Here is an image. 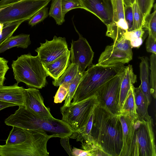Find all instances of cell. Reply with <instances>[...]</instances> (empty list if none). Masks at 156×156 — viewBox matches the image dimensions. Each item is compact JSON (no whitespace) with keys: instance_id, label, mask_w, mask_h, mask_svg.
<instances>
[{"instance_id":"1","label":"cell","mask_w":156,"mask_h":156,"mask_svg":"<svg viewBox=\"0 0 156 156\" xmlns=\"http://www.w3.org/2000/svg\"><path fill=\"white\" fill-rule=\"evenodd\" d=\"M91 136L94 142L108 156H119L123 145L122 130L119 115L98 103L93 111Z\"/></svg>"},{"instance_id":"2","label":"cell","mask_w":156,"mask_h":156,"mask_svg":"<svg viewBox=\"0 0 156 156\" xmlns=\"http://www.w3.org/2000/svg\"><path fill=\"white\" fill-rule=\"evenodd\" d=\"M19 107L14 114L5 119L6 125L23 129L41 130L60 138L69 137L73 133L69 126L62 119L42 117L24 105Z\"/></svg>"},{"instance_id":"3","label":"cell","mask_w":156,"mask_h":156,"mask_svg":"<svg viewBox=\"0 0 156 156\" xmlns=\"http://www.w3.org/2000/svg\"><path fill=\"white\" fill-rule=\"evenodd\" d=\"M126 66L119 64L107 66L97 64L90 65L85 71L73 98V104L95 95L101 86L122 73Z\"/></svg>"},{"instance_id":"4","label":"cell","mask_w":156,"mask_h":156,"mask_svg":"<svg viewBox=\"0 0 156 156\" xmlns=\"http://www.w3.org/2000/svg\"><path fill=\"white\" fill-rule=\"evenodd\" d=\"M12 67L18 84L23 82L29 87L42 89L47 83L48 76L37 56L30 53L22 55L12 61Z\"/></svg>"},{"instance_id":"5","label":"cell","mask_w":156,"mask_h":156,"mask_svg":"<svg viewBox=\"0 0 156 156\" xmlns=\"http://www.w3.org/2000/svg\"><path fill=\"white\" fill-rule=\"evenodd\" d=\"M26 140L16 144L0 145L1 156H48L47 148L48 140L58 137L55 134L48 135L40 129H25Z\"/></svg>"},{"instance_id":"6","label":"cell","mask_w":156,"mask_h":156,"mask_svg":"<svg viewBox=\"0 0 156 156\" xmlns=\"http://www.w3.org/2000/svg\"><path fill=\"white\" fill-rule=\"evenodd\" d=\"M152 118L146 121L133 116L129 156H156L155 136Z\"/></svg>"},{"instance_id":"7","label":"cell","mask_w":156,"mask_h":156,"mask_svg":"<svg viewBox=\"0 0 156 156\" xmlns=\"http://www.w3.org/2000/svg\"><path fill=\"white\" fill-rule=\"evenodd\" d=\"M98 102L95 94L77 103L71 102L60 108L62 120L71 127L73 133L78 132L87 123Z\"/></svg>"},{"instance_id":"8","label":"cell","mask_w":156,"mask_h":156,"mask_svg":"<svg viewBox=\"0 0 156 156\" xmlns=\"http://www.w3.org/2000/svg\"><path fill=\"white\" fill-rule=\"evenodd\" d=\"M51 1L19 0L0 12V22L4 26L13 22L28 20Z\"/></svg>"},{"instance_id":"9","label":"cell","mask_w":156,"mask_h":156,"mask_svg":"<svg viewBox=\"0 0 156 156\" xmlns=\"http://www.w3.org/2000/svg\"><path fill=\"white\" fill-rule=\"evenodd\" d=\"M125 69L101 86L95 94L99 104L115 115L121 114L119 107L120 86Z\"/></svg>"},{"instance_id":"10","label":"cell","mask_w":156,"mask_h":156,"mask_svg":"<svg viewBox=\"0 0 156 156\" xmlns=\"http://www.w3.org/2000/svg\"><path fill=\"white\" fill-rule=\"evenodd\" d=\"M112 8V17L111 23L106 26V36L112 38L113 44L125 37L129 28L125 20L123 0H110Z\"/></svg>"},{"instance_id":"11","label":"cell","mask_w":156,"mask_h":156,"mask_svg":"<svg viewBox=\"0 0 156 156\" xmlns=\"http://www.w3.org/2000/svg\"><path fill=\"white\" fill-rule=\"evenodd\" d=\"M75 28L79 38L76 41L72 40L70 60L71 63L77 66L78 71L83 73L87 67L92 64L94 53L86 39Z\"/></svg>"},{"instance_id":"12","label":"cell","mask_w":156,"mask_h":156,"mask_svg":"<svg viewBox=\"0 0 156 156\" xmlns=\"http://www.w3.org/2000/svg\"><path fill=\"white\" fill-rule=\"evenodd\" d=\"M35 51L42 65L50 63L64 55L68 51L66 38L55 36L50 41L46 40Z\"/></svg>"},{"instance_id":"13","label":"cell","mask_w":156,"mask_h":156,"mask_svg":"<svg viewBox=\"0 0 156 156\" xmlns=\"http://www.w3.org/2000/svg\"><path fill=\"white\" fill-rule=\"evenodd\" d=\"M24 105L39 116L47 118L53 117L50 108L45 106L43 98L39 90L37 88H24Z\"/></svg>"},{"instance_id":"14","label":"cell","mask_w":156,"mask_h":156,"mask_svg":"<svg viewBox=\"0 0 156 156\" xmlns=\"http://www.w3.org/2000/svg\"><path fill=\"white\" fill-rule=\"evenodd\" d=\"M109 0H80L84 9L97 16L106 25L111 23L112 8Z\"/></svg>"},{"instance_id":"15","label":"cell","mask_w":156,"mask_h":156,"mask_svg":"<svg viewBox=\"0 0 156 156\" xmlns=\"http://www.w3.org/2000/svg\"><path fill=\"white\" fill-rule=\"evenodd\" d=\"M126 52L121 50L113 44L107 46L101 53L97 64L107 66L119 64L128 63L132 59Z\"/></svg>"},{"instance_id":"16","label":"cell","mask_w":156,"mask_h":156,"mask_svg":"<svg viewBox=\"0 0 156 156\" xmlns=\"http://www.w3.org/2000/svg\"><path fill=\"white\" fill-rule=\"evenodd\" d=\"M24 89L17 83L9 86H0V101L19 106L24 105Z\"/></svg>"},{"instance_id":"17","label":"cell","mask_w":156,"mask_h":156,"mask_svg":"<svg viewBox=\"0 0 156 156\" xmlns=\"http://www.w3.org/2000/svg\"><path fill=\"white\" fill-rule=\"evenodd\" d=\"M70 51L69 50L64 55L52 62L42 65L47 75L54 80L58 79L64 73L70 64Z\"/></svg>"},{"instance_id":"18","label":"cell","mask_w":156,"mask_h":156,"mask_svg":"<svg viewBox=\"0 0 156 156\" xmlns=\"http://www.w3.org/2000/svg\"><path fill=\"white\" fill-rule=\"evenodd\" d=\"M136 115L121 114L119 115L123 133L122 147L119 156H129L133 117Z\"/></svg>"},{"instance_id":"19","label":"cell","mask_w":156,"mask_h":156,"mask_svg":"<svg viewBox=\"0 0 156 156\" xmlns=\"http://www.w3.org/2000/svg\"><path fill=\"white\" fill-rule=\"evenodd\" d=\"M139 58L141 61L139 67L141 83L140 86L149 105L151 101V94L149 80V60L147 57L145 56L139 57Z\"/></svg>"},{"instance_id":"20","label":"cell","mask_w":156,"mask_h":156,"mask_svg":"<svg viewBox=\"0 0 156 156\" xmlns=\"http://www.w3.org/2000/svg\"><path fill=\"white\" fill-rule=\"evenodd\" d=\"M136 82L137 76L133 72L132 65H129L126 66L125 75L120 86L119 101L120 111L131 85Z\"/></svg>"},{"instance_id":"21","label":"cell","mask_w":156,"mask_h":156,"mask_svg":"<svg viewBox=\"0 0 156 156\" xmlns=\"http://www.w3.org/2000/svg\"><path fill=\"white\" fill-rule=\"evenodd\" d=\"M133 90L136 114L141 118L149 121L152 118L148 112L149 105L140 87H135L133 86Z\"/></svg>"},{"instance_id":"22","label":"cell","mask_w":156,"mask_h":156,"mask_svg":"<svg viewBox=\"0 0 156 156\" xmlns=\"http://www.w3.org/2000/svg\"><path fill=\"white\" fill-rule=\"evenodd\" d=\"M31 43L29 34H21L15 36H12L0 46V54L15 47L27 48Z\"/></svg>"},{"instance_id":"23","label":"cell","mask_w":156,"mask_h":156,"mask_svg":"<svg viewBox=\"0 0 156 156\" xmlns=\"http://www.w3.org/2000/svg\"><path fill=\"white\" fill-rule=\"evenodd\" d=\"M78 72L77 66L71 63L62 74L57 80L52 82L55 86H59L63 83H69L75 77Z\"/></svg>"},{"instance_id":"24","label":"cell","mask_w":156,"mask_h":156,"mask_svg":"<svg viewBox=\"0 0 156 156\" xmlns=\"http://www.w3.org/2000/svg\"><path fill=\"white\" fill-rule=\"evenodd\" d=\"M12 127L5 144H16L24 141L27 138L26 129L15 126Z\"/></svg>"},{"instance_id":"25","label":"cell","mask_w":156,"mask_h":156,"mask_svg":"<svg viewBox=\"0 0 156 156\" xmlns=\"http://www.w3.org/2000/svg\"><path fill=\"white\" fill-rule=\"evenodd\" d=\"M133 86V85H132L128 91L121 109V114L131 115H137L136 111Z\"/></svg>"},{"instance_id":"26","label":"cell","mask_w":156,"mask_h":156,"mask_svg":"<svg viewBox=\"0 0 156 156\" xmlns=\"http://www.w3.org/2000/svg\"><path fill=\"white\" fill-rule=\"evenodd\" d=\"M62 0H52L49 15L52 17L58 25L62 24L65 21L62 5Z\"/></svg>"},{"instance_id":"27","label":"cell","mask_w":156,"mask_h":156,"mask_svg":"<svg viewBox=\"0 0 156 156\" xmlns=\"http://www.w3.org/2000/svg\"><path fill=\"white\" fill-rule=\"evenodd\" d=\"M149 69L150 74V85L151 96L154 98L156 97V54L152 53L150 56Z\"/></svg>"},{"instance_id":"28","label":"cell","mask_w":156,"mask_h":156,"mask_svg":"<svg viewBox=\"0 0 156 156\" xmlns=\"http://www.w3.org/2000/svg\"><path fill=\"white\" fill-rule=\"evenodd\" d=\"M24 21L19 20L10 23L4 26L0 35V46L6 40L12 36L13 33Z\"/></svg>"},{"instance_id":"29","label":"cell","mask_w":156,"mask_h":156,"mask_svg":"<svg viewBox=\"0 0 156 156\" xmlns=\"http://www.w3.org/2000/svg\"><path fill=\"white\" fill-rule=\"evenodd\" d=\"M132 6L133 12V24L128 31L141 28H143L144 20V17L136 1L132 5Z\"/></svg>"},{"instance_id":"30","label":"cell","mask_w":156,"mask_h":156,"mask_svg":"<svg viewBox=\"0 0 156 156\" xmlns=\"http://www.w3.org/2000/svg\"><path fill=\"white\" fill-rule=\"evenodd\" d=\"M83 73H81L78 71L77 75L74 79L69 83L68 93L66 98L63 106H68L71 103L76 90L80 82L82 77Z\"/></svg>"},{"instance_id":"31","label":"cell","mask_w":156,"mask_h":156,"mask_svg":"<svg viewBox=\"0 0 156 156\" xmlns=\"http://www.w3.org/2000/svg\"><path fill=\"white\" fill-rule=\"evenodd\" d=\"M154 11L146 17L143 28L146 29L149 33L154 38H156V5L154 6Z\"/></svg>"},{"instance_id":"32","label":"cell","mask_w":156,"mask_h":156,"mask_svg":"<svg viewBox=\"0 0 156 156\" xmlns=\"http://www.w3.org/2000/svg\"><path fill=\"white\" fill-rule=\"evenodd\" d=\"M62 12L65 15L69 11L74 9H84L80 0H62Z\"/></svg>"},{"instance_id":"33","label":"cell","mask_w":156,"mask_h":156,"mask_svg":"<svg viewBox=\"0 0 156 156\" xmlns=\"http://www.w3.org/2000/svg\"><path fill=\"white\" fill-rule=\"evenodd\" d=\"M48 9L45 6L38 11L30 19L29 24L33 26L44 20L49 15Z\"/></svg>"},{"instance_id":"34","label":"cell","mask_w":156,"mask_h":156,"mask_svg":"<svg viewBox=\"0 0 156 156\" xmlns=\"http://www.w3.org/2000/svg\"><path fill=\"white\" fill-rule=\"evenodd\" d=\"M154 0H136L139 8L142 14L144 20L150 13L154 5Z\"/></svg>"},{"instance_id":"35","label":"cell","mask_w":156,"mask_h":156,"mask_svg":"<svg viewBox=\"0 0 156 156\" xmlns=\"http://www.w3.org/2000/svg\"><path fill=\"white\" fill-rule=\"evenodd\" d=\"M69 85L68 84L63 83L59 86L54 97L55 103H61L66 99L68 93Z\"/></svg>"},{"instance_id":"36","label":"cell","mask_w":156,"mask_h":156,"mask_svg":"<svg viewBox=\"0 0 156 156\" xmlns=\"http://www.w3.org/2000/svg\"><path fill=\"white\" fill-rule=\"evenodd\" d=\"M116 47L122 51L133 57L132 48L130 41L124 37L117 43L113 44Z\"/></svg>"},{"instance_id":"37","label":"cell","mask_w":156,"mask_h":156,"mask_svg":"<svg viewBox=\"0 0 156 156\" xmlns=\"http://www.w3.org/2000/svg\"><path fill=\"white\" fill-rule=\"evenodd\" d=\"M8 62L4 58L0 57V86L3 85L5 75L9 69L7 64Z\"/></svg>"},{"instance_id":"38","label":"cell","mask_w":156,"mask_h":156,"mask_svg":"<svg viewBox=\"0 0 156 156\" xmlns=\"http://www.w3.org/2000/svg\"><path fill=\"white\" fill-rule=\"evenodd\" d=\"M124 13L125 20L128 25L129 30L132 27L133 22V12L132 5H124Z\"/></svg>"},{"instance_id":"39","label":"cell","mask_w":156,"mask_h":156,"mask_svg":"<svg viewBox=\"0 0 156 156\" xmlns=\"http://www.w3.org/2000/svg\"><path fill=\"white\" fill-rule=\"evenodd\" d=\"M147 51L156 54V38L149 34L146 43Z\"/></svg>"},{"instance_id":"40","label":"cell","mask_w":156,"mask_h":156,"mask_svg":"<svg viewBox=\"0 0 156 156\" xmlns=\"http://www.w3.org/2000/svg\"><path fill=\"white\" fill-rule=\"evenodd\" d=\"M144 33V30L141 28L131 31H128L125 34V37L129 41L134 38H142Z\"/></svg>"},{"instance_id":"41","label":"cell","mask_w":156,"mask_h":156,"mask_svg":"<svg viewBox=\"0 0 156 156\" xmlns=\"http://www.w3.org/2000/svg\"><path fill=\"white\" fill-rule=\"evenodd\" d=\"M69 137L66 136L61 138L60 143L68 154L73 156L69 144Z\"/></svg>"},{"instance_id":"42","label":"cell","mask_w":156,"mask_h":156,"mask_svg":"<svg viewBox=\"0 0 156 156\" xmlns=\"http://www.w3.org/2000/svg\"><path fill=\"white\" fill-rule=\"evenodd\" d=\"M72 151L73 156H91L89 151L73 147Z\"/></svg>"},{"instance_id":"43","label":"cell","mask_w":156,"mask_h":156,"mask_svg":"<svg viewBox=\"0 0 156 156\" xmlns=\"http://www.w3.org/2000/svg\"><path fill=\"white\" fill-rule=\"evenodd\" d=\"M131 46L133 48H139L142 44V38H138L131 39L129 41Z\"/></svg>"},{"instance_id":"44","label":"cell","mask_w":156,"mask_h":156,"mask_svg":"<svg viewBox=\"0 0 156 156\" xmlns=\"http://www.w3.org/2000/svg\"><path fill=\"white\" fill-rule=\"evenodd\" d=\"M19 0H1L0 1V8L11 5Z\"/></svg>"},{"instance_id":"45","label":"cell","mask_w":156,"mask_h":156,"mask_svg":"<svg viewBox=\"0 0 156 156\" xmlns=\"http://www.w3.org/2000/svg\"><path fill=\"white\" fill-rule=\"evenodd\" d=\"M16 106L14 104L0 101V111L7 108Z\"/></svg>"},{"instance_id":"46","label":"cell","mask_w":156,"mask_h":156,"mask_svg":"<svg viewBox=\"0 0 156 156\" xmlns=\"http://www.w3.org/2000/svg\"><path fill=\"white\" fill-rule=\"evenodd\" d=\"M124 5H132L134 3L136 0H123Z\"/></svg>"},{"instance_id":"47","label":"cell","mask_w":156,"mask_h":156,"mask_svg":"<svg viewBox=\"0 0 156 156\" xmlns=\"http://www.w3.org/2000/svg\"><path fill=\"white\" fill-rule=\"evenodd\" d=\"M4 26V25L0 22V35L2 33Z\"/></svg>"},{"instance_id":"48","label":"cell","mask_w":156,"mask_h":156,"mask_svg":"<svg viewBox=\"0 0 156 156\" xmlns=\"http://www.w3.org/2000/svg\"><path fill=\"white\" fill-rule=\"evenodd\" d=\"M8 6H6V7H4L0 8V12H1L3 10V9H5L7 7H8Z\"/></svg>"}]
</instances>
